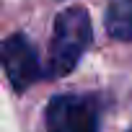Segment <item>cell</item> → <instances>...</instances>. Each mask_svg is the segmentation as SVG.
<instances>
[{"mask_svg":"<svg viewBox=\"0 0 132 132\" xmlns=\"http://www.w3.org/2000/svg\"><path fill=\"white\" fill-rule=\"evenodd\" d=\"M93 39L91 16L86 8L73 5L57 13L54 18V34L49 44V73L52 75H68L83 57Z\"/></svg>","mask_w":132,"mask_h":132,"instance_id":"cell-1","label":"cell"},{"mask_svg":"<svg viewBox=\"0 0 132 132\" xmlns=\"http://www.w3.org/2000/svg\"><path fill=\"white\" fill-rule=\"evenodd\" d=\"M106 29L114 39H132V0H111L106 11Z\"/></svg>","mask_w":132,"mask_h":132,"instance_id":"cell-4","label":"cell"},{"mask_svg":"<svg viewBox=\"0 0 132 132\" xmlns=\"http://www.w3.org/2000/svg\"><path fill=\"white\" fill-rule=\"evenodd\" d=\"M0 65H3L11 86L18 93L31 88L42 78V62H39L34 47L29 44V39L21 34H13L0 42Z\"/></svg>","mask_w":132,"mask_h":132,"instance_id":"cell-3","label":"cell"},{"mask_svg":"<svg viewBox=\"0 0 132 132\" xmlns=\"http://www.w3.org/2000/svg\"><path fill=\"white\" fill-rule=\"evenodd\" d=\"M129 132H132V129H129Z\"/></svg>","mask_w":132,"mask_h":132,"instance_id":"cell-5","label":"cell"},{"mask_svg":"<svg viewBox=\"0 0 132 132\" xmlns=\"http://www.w3.org/2000/svg\"><path fill=\"white\" fill-rule=\"evenodd\" d=\"M47 132H98V106L88 96L62 93L47 106Z\"/></svg>","mask_w":132,"mask_h":132,"instance_id":"cell-2","label":"cell"}]
</instances>
